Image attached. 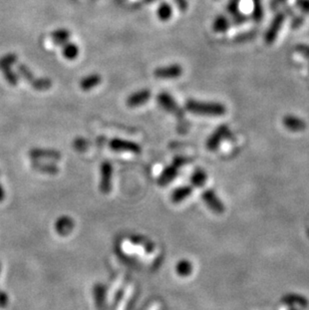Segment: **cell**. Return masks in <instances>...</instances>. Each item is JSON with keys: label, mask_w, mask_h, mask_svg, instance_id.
<instances>
[{"label": "cell", "mask_w": 309, "mask_h": 310, "mask_svg": "<svg viewBox=\"0 0 309 310\" xmlns=\"http://www.w3.org/2000/svg\"><path fill=\"white\" fill-rule=\"evenodd\" d=\"M186 110L192 114L202 116L218 117L226 114V107L222 103L215 102L208 103L189 100L186 103Z\"/></svg>", "instance_id": "cell-1"}, {"label": "cell", "mask_w": 309, "mask_h": 310, "mask_svg": "<svg viewBox=\"0 0 309 310\" xmlns=\"http://www.w3.org/2000/svg\"><path fill=\"white\" fill-rule=\"evenodd\" d=\"M285 18H286V15L284 12H279L275 15V17L270 23L267 32L265 33V35H264V40L267 44H272L276 40L278 34H279L280 29L285 21Z\"/></svg>", "instance_id": "cell-2"}, {"label": "cell", "mask_w": 309, "mask_h": 310, "mask_svg": "<svg viewBox=\"0 0 309 310\" xmlns=\"http://www.w3.org/2000/svg\"><path fill=\"white\" fill-rule=\"evenodd\" d=\"M19 72L20 74H22L25 80L33 86V87H34L37 90H46L52 87V81L49 79H37L35 77L33 72L29 70V69L25 66H20L19 67Z\"/></svg>", "instance_id": "cell-3"}, {"label": "cell", "mask_w": 309, "mask_h": 310, "mask_svg": "<svg viewBox=\"0 0 309 310\" xmlns=\"http://www.w3.org/2000/svg\"><path fill=\"white\" fill-rule=\"evenodd\" d=\"M113 167L112 164L104 161L101 166V184L100 190L103 194H109L112 188Z\"/></svg>", "instance_id": "cell-4"}, {"label": "cell", "mask_w": 309, "mask_h": 310, "mask_svg": "<svg viewBox=\"0 0 309 310\" xmlns=\"http://www.w3.org/2000/svg\"><path fill=\"white\" fill-rule=\"evenodd\" d=\"M202 199L208 208L216 214H221L225 211L224 204L219 197L216 195V193L212 189H207L202 194Z\"/></svg>", "instance_id": "cell-5"}, {"label": "cell", "mask_w": 309, "mask_h": 310, "mask_svg": "<svg viewBox=\"0 0 309 310\" xmlns=\"http://www.w3.org/2000/svg\"><path fill=\"white\" fill-rule=\"evenodd\" d=\"M183 73V69L180 65H170L167 67H162L154 69V74L158 79L163 80H173L181 76Z\"/></svg>", "instance_id": "cell-6"}, {"label": "cell", "mask_w": 309, "mask_h": 310, "mask_svg": "<svg viewBox=\"0 0 309 310\" xmlns=\"http://www.w3.org/2000/svg\"><path fill=\"white\" fill-rule=\"evenodd\" d=\"M229 134H230V131L227 125H222L218 129H216L215 132L207 139V143H206L207 149L210 151H215L220 146L221 142L224 138H227Z\"/></svg>", "instance_id": "cell-7"}, {"label": "cell", "mask_w": 309, "mask_h": 310, "mask_svg": "<svg viewBox=\"0 0 309 310\" xmlns=\"http://www.w3.org/2000/svg\"><path fill=\"white\" fill-rule=\"evenodd\" d=\"M110 147L112 150L116 152H128V153H134V154L141 153L140 146L134 142L127 141V139L114 138L110 142Z\"/></svg>", "instance_id": "cell-8"}, {"label": "cell", "mask_w": 309, "mask_h": 310, "mask_svg": "<svg viewBox=\"0 0 309 310\" xmlns=\"http://www.w3.org/2000/svg\"><path fill=\"white\" fill-rule=\"evenodd\" d=\"M157 101L159 103V104L164 108L165 111L172 113L175 115H182V112L180 110V107L178 106V104L176 103L175 100L170 96L167 92H161V94L158 96Z\"/></svg>", "instance_id": "cell-9"}, {"label": "cell", "mask_w": 309, "mask_h": 310, "mask_svg": "<svg viewBox=\"0 0 309 310\" xmlns=\"http://www.w3.org/2000/svg\"><path fill=\"white\" fill-rule=\"evenodd\" d=\"M151 98V91L150 89H141L137 90L134 94H132L127 99V105L131 107L140 106L144 103H146Z\"/></svg>", "instance_id": "cell-10"}, {"label": "cell", "mask_w": 309, "mask_h": 310, "mask_svg": "<svg viewBox=\"0 0 309 310\" xmlns=\"http://www.w3.org/2000/svg\"><path fill=\"white\" fill-rule=\"evenodd\" d=\"M283 125L291 132H302L307 127L306 122L302 119L293 115H287L283 118Z\"/></svg>", "instance_id": "cell-11"}, {"label": "cell", "mask_w": 309, "mask_h": 310, "mask_svg": "<svg viewBox=\"0 0 309 310\" xmlns=\"http://www.w3.org/2000/svg\"><path fill=\"white\" fill-rule=\"evenodd\" d=\"M29 156L34 160H42V159H51V160H58L61 157V154L55 150L49 149H33L29 152Z\"/></svg>", "instance_id": "cell-12"}, {"label": "cell", "mask_w": 309, "mask_h": 310, "mask_svg": "<svg viewBox=\"0 0 309 310\" xmlns=\"http://www.w3.org/2000/svg\"><path fill=\"white\" fill-rule=\"evenodd\" d=\"M54 228L57 233L61 236L69 235L74 228V222L69 216H61L54 224Z\"/></svg>", "instance_id": "cell-13"}, {"label": "cell", "mask_w": 309, "mask_h": 310, "mask_svg": "<svg viewBox=\"0 0 309 310\" xmlns=\"http://www.w3.org/2000/svg\"><path fill=\"white\" fill-rule=\"evenodd\" d=\"M102 83V76L97 73H92L89 75L85 76L84 79L80 82V87L85 90H90L92 88H95Z\"/></svg>", "instance_id": "cell-14"}, {"label": "cell", "mask_w": 309, "mask_h": 310, "mask_svg": "<svg viewBox=\"0 0 309 310\" xmlns=\"http://www.w3.org/2000/svg\"><path fill=\"white\" fill-rule=\"evenodd\" d=\"M178 171H179V168L173 164L171 166L167 167L159 178V181H158L159 185L160 186H167L170 182H172L176 178Z\"/></svg>", "instance_id": "cell-15"}, {"label": "cell", "mask_w": 309, "mask_h": 310, "mask_svg": "<svg viewBox=\"0 0 309 310\" xmlns=\"http://www.w3.org/2000/svg\"><path fill=\"white\" fill-rule=\"evenodd\" d=\"M282 302H284L285 304H297L303 308L308 307V300L306 299V297L302 296L301 294H295V293H288L285 294V295L281 298Z\"/></svg>", "instance_id": "cell-16"}, {"label": "cell", "mask_w": 309, "mask_h": 310, "mask_svg": "<svg viewBox=\"0 0 309 310\" xmlns=\"http://www.w3.org/2000/svg\"><path fill=\"white\" fill-rule=\"evenodd\" d=\"M51 37L52 41L57 44V45H64L67 43L70 37V33L68 29L60 28V29H55L54 32L52 33Z\"/></svg>", "instance_id": "cell-17"}, {"label": "cell", "mask_w": 309, "mask_h": 310, "mask_svg": "<svg viewBox=\"0 0 309 310\" xmlns=\"http://www.w3.org/2000/svg\"><path fill=\"white\" fill-rule=\"evenodd\" d=\"M230 25H231V22L226 15H219V17H216V19L213 22V29L215 33L223 34L227 32Z\"/></svg>", "instance_id": "cell-18"}, {"label": "cell", "mask_w": 309, "mask_h": 310, "mask_svg": "<svg viewBox=\"0 0 309 310\" xmlns=\"http://www.w3.org/2000/svg\"><path fill=\"white\" fill-rule=\"evenodd\" d=\"M191 193H192V187H190V186H184V187H180L176 189L172 193L171 198L174 203H180L187 197H189Z\"/></svg>", "instance_id": "cell-19"}, {"label": "cell", "mask_w": 309, "mask_h": 310, "mask_svg": "<svg viewBox=\"0 0 309 310\" xmlns=\"http://www.w3.org/2000/svg\"><path fill=\"white\" fill-rule=\"evenodd\" d=\"M80 53V50L77 48V45L75 43H71V42H67L63 45V55L69 60L75 59L77 56H79Z\"/></svg>", "instance_id": "cell-20"}, {"label": "cell", "mask_w": 309, "mask_h": 310, "mask_svg": "<svg viewBox=\"0 0 309 310\" xmlns=\"http://www.w3.org/2000/svg\"><path fill=\"white\" fill-rule=\"evenodd\" d=\"M207 180V174L203 169L197 168L192 177H191V183L195 186V187H203Z\"/></svg>", "instance_id": "cell-21"}, {"label": "cell", "mask_w": 309, "mask_h": 310, "mask_svg": "<svg viewBox=\"0 0 309 310\" xmlns=\"http://www.w3.org/2000/svg\"><path fill=\"white\" fill-rule=\"evenodd\" d=\"M94 296L97 306L103 309L105 303V287L103 284H96L94 288Z\"/></svg>", "instance_id": "cell-22"}, {"label": "cell", "mask_w": 309, "mask_h": 310, "mask_svg": "<svg viewBox=\"0 0 309 310\" xmlns=\"http://www.w3.org/2000/svg\"><path fill=\"white\" fill-rule=\"evenodd\" d=\"M193 271L192 263L188 260H181L176 265V272L180 276H189Z\"/></svg>", "instance_id": "cell-23"}, {"label": "cell", "mask_w": 309, "mask_h": 310, "mask_svg": "<svg viewBox=\"0 0 309 310\" xmlns=\"http://www.w3.org/2000/svg\"><path fill=\"white\" fill-rule=\"evenodd\" d=\"M157 14H158V17L163 20V21H167L169 20L170 18L172 17V14H173V9H172V6L170 5L169 3L167 2H163L158 10H157Z\"/></svg>", "instance_id": "cell-24"}, {"label": "cell", "mask_w": 309, "mask_h": 310, "mask_svg": "<svg viewBox=\"0 0 309 310\" xmlns=\"http://www.w3.org/2000/svg\"><path fill=\"white\" fill-rule=\"evenodd\" d=\"M253 1V12L252 17L255 21L260 22L263 18V5H262V0H252Z\"/></svg>", "instance_id": "cell-25"}, {"label": "cell", "mask_w": 309, "mask_h": 310, "mask_svg": "<svg viewBox=\"0 0 309 310\" xmlns=\"http://www.w3.org/2000/svg\"><path fill=\"white\" fill-rule=\"evenodd\" d=\"M131 241L134 244L142 245L148 253H152L154 251V245L151 241L147 240V238L145 239L144 237H141V236H133L131 238Z\"/></svg>", "instance_id": "cell-26"}, {"label": "cell", "mask_w": 309, "mask_h": 310, "mask_svg": "<svg viewBox=\"0 0 309 310\" xmlns=\"http://www.w3.org/2000/svg\"><path fill=\"white\" fill-rule=\"evenodd\" d=\"M33 167L39 172L46 173V174H56L58 173V168L52 164H41V163H34Z\"/></svg>", "instance_id": "cell-27"}, {"label": "cell", "mask_w": 309, "mask_h": 310, "mask_svg": "<svg viewBox=\"0 0 309 310\" xmlns=\"http://www.w3.org/2000/svg\"><path fill=\"white\" fill-rule=\"evenodd\" d=\"M17 57L15 54H7L5 56H3L1 59H0V69H8L10 68L15 61H17Z\"/></svg>", "instance_id": "cell-28"}, {"label": "cell", "mask_w": 309, "mask_h": 310, "mask_svg": "<svg viewBox=\"0 0 309 310\" xmlns=\"http://www.w3.org/2000/svg\"><path fill=\"white\" fill-rule=\"evenodd\" d=\"M2 70H3V72H4L5 79L7 80V82H8L9 84H11V85H13V86L17 84V82H18L17 76V74H15V73L11 70L10 68L4 69H2Z\"/></svg>", "instance_id": "cell-29"}, {"label": "cell", "mask_w": 309, "mask_h": 310, "mask_svg": "<svg viewBox=\"0 0 309 310\" xmlns=\"http://www.w3.org/2000/svg\"><path fill=\"white\" fill-rule=\"evenodd\" d=\"M241 0H230L228 6H227V10L231 15H235L237 13H239V4H240Z\"/></svg>", "instance_id": "cell-30"}, {"label": "cell", "mask_w": 309, "mask_h": 310, "mask_svg": "<svg viewBox=\"0 0 309 310\" xmlns=\"http://www.w3.org/2000/svg\"><path fill=\"white\" fill-rule=\"evenodd\" d=\"M296 4L302 12L309 14V0H296Z\"/></svg>", "instance_id": "cell-31"}, {"label": "cell", "mask_w": 309, "mask_h": 310, "mask_svg": "<svg viewBox=\"0 0 309 310\" xmlns=\"http://www.w3.org/2000/svg\"><path fill=\"white\" fill-rule=\"evenodd\" d=\"M9 297L5 291H0V308H5L8 305Z\"/></svg>", "instance_id": "cell-32"}, {"label": "cell", "mask_w": 309, "mask_h": 310, "mask_svg": "<svg viewBox=\"0 0 309 310\" xmlns=\"http://www.w3.org/2000/svg\"><path fill=\"white\" fill-rule=\"evenodd\" d=\"M296 51L302 55L309 58V44H297Z\"/></svg>", "instance_id": "cell-33"}, {"label": "cell", "mask_w": 309, "mask_h": 310, "mask_svg": "<svg viewBox=\"0 0 309 310\" xmlns=\"http://www.w3.org/2000/svg\"><path fill=\"white\" fill-rule=\"evenodd\" d=\"M189 162H190V159H188V158L177 157V158H175V159H174V161H173V165H175L176 167H178V168L180 169L183 165L187 164V163H189Z\"/></svg>", "instance_id": "cell-34"}, {"label": "cell", "mask_w": 309, "mask_h": 310, "mask_svg": "<svg viewBox=\"0 0 309 310\" xmlns=\"http://www.w3.org/2000/svg\"><path fill=\"white\" fill-rule=\"evenodd\" d=\"M247 20V17H245V15L243 13H237L235 15H233V23L235 24H241L243 22H245Z\"/></svg>", "instance_id": "cell-35"}, {"label": "cell", "mask_w": 309, "mask_h": 310, "mask_svg": "<svg viewBox=\"0 0 309 310\" xmlns=\"http://www.w3.org/2000/svg\"><path fill=\"white\" fill-rule=\"evenodd\" d=\"M87 146V142L84 138H77L74 142V148L77 150H85Z\"/></svg>", "instance_id": "cell-36"}, {"label": "cell", "mask_w": 309, "mask_h": 310, "mask_svg": "<svg viewBox=\"0 0 309 310\" xmlns=\"http://www.w3.org/2000/svg\"><path fill=\"white\" fill-rule=\"evenodd\" d=\"M175 1L178 4L180 10H182V11H186L187 10V8H188L187 0H175Z\"/></svg>", "instance_id": "cell-37"}, {"label": "cell", "mask_w": 309, "mask_h": 310, "mask_svg": "<svg viewBox=\"0 0 309 310\" xmlns=\"http://www.w3.org/2000/svg\"><path fill=\"white\" fill-rule=\"evenodd\" d=\"M4 198H5V191H4L3 186L0 184V203L2 202V201L4 200Z\"/></svg>", "instance_id": "cell-38"}, {"label": "cell", "mask_w": 309, "mask_h": 310, "mask_svg": "<svg viewBox=\"0 0 309 310\" xmlns=\"http://www.w3.org/2000/svg\"><path fill=\"white\" fill-rule=\"evenodd\" d=\"M282 1H284V0H274L273 2H274L275 4H279V3H281Z\"/></svg>", "instance_id": "cell-39"}, {"label": "cell", "mask_w": 309, "mask_h": 310, "mask_svg": "<svg viewBox=\"0 0 309 310\" xmlns=\"http://www.w3.org/2000/svg\"><path fill=\"white\" fill-rule=\"evenodd\" d=\"M0 268H1V265H0Z\"/></svg>", "instance_id": "cell-40"}]
</instances>
